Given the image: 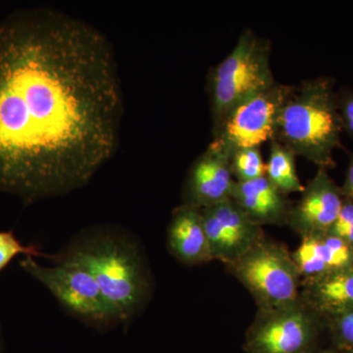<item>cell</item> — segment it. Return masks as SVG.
<instances>
[{"label":"cell","mask_w":353,"mask_h":353,"mask_svg":"<svg viewBox=\"0 0 353 353\" xmlns=\"http://www.w3.org/2000/svg\"><path fill=\"white\" fill-rule=\"evenodd\" d=\"M231 171L238 182H246L265 176L266 163L260 148H241L232 152Z\"/></svg>","instance_id":"e0dca14e"},{"label":"cell","mask_w":353,"mask_h":353,"mask_svg":"<svg viewBox=\"0 0 353 353\" xmlns=\"http://www.w3.org/2000/svg\"><path fill=\"white\" fill-rule=\"evenodd\" d=\"M213 260L228 265L245 254L265 234L231 199L201 209Z\"/></svg>","instance_id":"9c48e42d"},{"label":"cell","mask_w":353,"mask_h":353,"mask_svg":"<svg viewBox=\"0 0 353 353\" xmlns=\"http://www.w3.org/2000/svg\"><path fill=\"white\" fill-rule=\"evenodd\" d=\"M301 299L318 316L333 317L353 309V267L325 277L303 281Z\"/></svg>","instance_id":"9a60e30c"},{"label":"cell","mask_w":353,"mask_h":353,"mask_svg":"<svg viewBox=\"0 0 353 353\" xmlns=\"http://www.w3.org/2000/svg\"><path fill=\"white\" fill-rule=\"evenodd\" d=\"M338 103L343 132L353 139V92L338 94Z\"/></svg>","instance_id":"44dd1931"},{"label":"cell","mask_w":353,"mask_h":353,"mask_svg":"<svg viewBox=\"0 0 353 353\" xmlns=\"http://www.w3.org/2000/svg\"><path fill=\"white\" fill-rule=\"evenodd\" d=\"M231 199L260 227L289 223L292 204L288 194L277 189L266 176L246 182L234 181Z\"/></svg>","instance_id":"7c38bea8"},{"label":"cell","mask_w":353,"mask_h":353,"mask_svg":"<svg viewBox=\"0 0 353 353\" xmlns=\"http://www.w3.org/2000/svg\"><path fill=\"white\" fill-rule=\"evenodd\" d=\"M19 254L31 257H46V255L39 250V246L23 245L13 232H0V272Z\"/></svg>","instance_id":"ac0fdd59"},{"label":"cell","mask_w":353,"mask_h":353,"mask_svg":"<svg viewBox=\"0 0 353 353\" xmlns=\"http://www.w3.org/2000/svg\"><path fill=\"white\" fill-rule=\"evenodd\" d=\"M234 180L231 153L214 141L190 167L183 188V204L199 209L231 199Z\"/></svg>","instance_id":"8fae6325"},{"label":"cell","mask_w":353,"mask_h":353,"mask_svg":"<svg viewBox=\"0 0 353 353\" xmlns=\"http://www.w3.org/2000/svg\"><path fill=\"white\" fill-rule=\"evenodd\" d=\"M228 267L250 292L259 310L282 307L301 299L303 278L292 253L266 236Z\"/></svg>","instance_id":"8992f818"},{"label":"cell","mask_w":353,"mask_h":353,"mask_svg":"<svg viewBox=\"0 0 353 353\" xmlns=\"http://www.w3.org/2000/svg\"><path fill=\"white\" fill-rule=\"evenodd\" d=\"M336 345L345 352L353 353V309L330 318Z\"/></svg>","instance_id":"d6986e66"},{"label":"cell","mask_w":353,"mask_h":353,"mask_svg":"<svg viewBox=\"0 0 353 353\" xmlns=\"http://www.w3.org/2000/svg\"><path fill=\"white\" fill-rule=\"evenodd\" d=\"M304 353H333V352H329V350H326V352H304Z\"/></svg>","instance_id":"603a6c76"},{"label":"cell","mask_w":353,"mask_h":353,"mask_svg":"<svg viewBox=\"0 0 353 353\" xmlns=\"http://www.w3.org/2000/svg\"><path fill=\"white\" fill-rule=\"evenodd\" d=\"M328 233L353 248V202L343 199V206Z\"/></svg>","instance_id":"ffe728a7"},{"label":"cell","mask_w":353,"mask_h":353,"mask_svg":"<svg viewBox=\"0 0 353 353\" xmlns=\"http://www.w3.org/2000/svg\"><path fill=\"white\" fill-rule=\"evenodd\" d=\"M341 188L327 169L318 168L312 180L304 185L301 197L290 209L288 225L303 236L328 233L343 206Z\"/></svg>","instance_id":"30bf717a"},{"label":"cell","mask_w":353,"mask_h":353,"mask_svg":"<svg viewBox=\"0 0 353 353\" xmlns=\"http://www.w3.org/2000/svg\"><path fill=\"white\" fill-rule=\"evenodd\" d=\"M334 81L318 77L292 85L279 112L275 141L317 165L334 166V152L343 134Z\"/></svg>","instance_id":"3957f363"},{"label":"cell","mask_w":353,"mask_h":353,"mask_svg":"<svg viewBox=\"0 0 353 353\" xmlns=\"http://www.w3.org/2000/svg\"><path fill=\"white\" fill-rule=\"evenodd\" d=\"M318 315L299 299L282 307L259 310L248 334L246 353H304L317 333Z\"/></svg>","instance_id":"ba28073f"},{"label":"cell","mask_w":353,"mask_h":353,"mask_svg":"<svg viewBox=\"0 0 353 353\" xmlns=\"http://www.w3.org/2000/svg\"><path fill=\"white\" fill-rule=\"evenodd\" d=\"M123 95L108 39L50 8L0 22V192L25 203L82 189L115 153Z\"/></svg>","instance_id":"6da1fadb"},{"label":"cell","mask_w":353,"mask_h":353,"mask_svg":"<svg viewBox=\"0 0 353 353\" xmlns=\"http://www.w3.org/2000/svg\"><path fill=\"white\" fill-rule=\"evenodd\" d=\"M290 85L276 82L232 109L214 127V141L231 153L241 148H260L275 139L279 112Z\"/></svg>","instance_id":"52a82bcc"},{"label":"cell","mask_w":353,"mask_h":353,"mask_svg":"<svg viewBox=\"0 0 353 353\" xmlns=\"http://www.w3.org/2000/svg\"><path fill=\"white\" fill-rule=\"evenodd\" d=\"M44 259L85 265L123 326L143 312L152 296V273L143 248L131 232L117 225L87 228Z\"/></svg>","instance_id":"7a4b0ae2"},{"label":"cell","mask_w":353,"mask_h":353,"mask_svg":"<svg viewBox=\"0 0 353 353\" xmlns=\"http://www.w3.org/2000/svg\"><path fill=\"white\" fill-rule=\"evenodd\" d=\"M292 254L303 281L353 267V248L330 233L303 236Z\"/></svg>","instance_id":"4fadbf2b"},{"label":"cell","mask_w":353,"mask_h":353,"mask_svg":"<svg viewBox=\"0 0 353 353\" xmlns=\"http://www.w3.org/2000/svg\"><path fill=\"white\" fill-rule=\"evenodd\" d=\"M341 192L343 199L353 202V153L350 155L347 176H345L343 187L341 188Z\"/></svg>","instance_id":"7402d4cb"},{"label":"cell","mask_w":353,"mask_h":353,"mask_svg":"<svg viewBox=\"0 0 353 353\" xmlns=\"http://www.w3.org/2000/svg\"><path fill=\"white\" fill-rule=\"evenodd\" d=\"M167 248L174 259L188 266L212 261L201 209L183 203L173 211Z\"/></svg>","instance_id":"5bb4252c"},{"label":"cell","mask_w":353,"mask_h":353,"mask_svg":"<svg viewBox=\"0 0 353 353\" xmlns=\"http://www.w3.org/2000/svg\"><path fill=\"white\" fill-rule=\"evenodd\" d=\"M270 143V154L266 163L265 176L285 194L292 192L301 194L304 185L296 173V155L275 139Z\"/></svg>","instance_id":"2e32d148"},{"label":"cell","mask_w":353,"mask_h":353,"mask_svg":"<svg viewBox=\"0 0 353 353\" xmlns=\"http://www.w3.org/2000/svg\"><path fill=\"white\" fill-rule=\"evenodd\" d=\"M275 83L270 66V43L245 29L231 53L209 74L214 127L241 101Z\"/></svg>","instance_id":"277c9868"},{"label":"cell","mask_w":353,"mask_h":353,"mask_svg":"<svg viewBox=\"0 0 353 353\" xmlns=\"http://www.w3.org/2000/svg\"><path fill=\"white\" fill-rule=\"evenodd\" d=\"M2 347V341H1V334H0V352H1Z\"/></svg>","instance_id":"cb8c5ba5"},{"label":"cell","mask_w":353,"mask_h":353,"mask_svg":"<svg viewBox=\"0 0 353 353\" xmlns=\"http://www.w3.org/2000/svg\"><path fill=\"white\" fill-rule=\"evenodd\" d=\"M43 266L31 256L21 260L26 273L48 290L66 312L88 327L108 331L120 323L90 270L76 260H54Z\"/></svg>","instance_id":"5b68a950"}]
</instances>
